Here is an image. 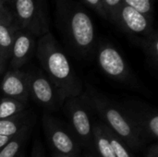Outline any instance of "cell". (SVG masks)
<instances>
[{
    "label": "cell",
    "mask_w": 158,
    "mask_h": 157,
    "mask_svg": "<svg viewBox=\"0 0 158 157\" xmlns=\"http://www.w3.org/2000/svg\"><path fill=\"white\" fill-rule=\"evenodd\" d=\"M56 22L70 52L86 58L94 54L96 34L94 24L84 7L74 0H56Z\"/></svg>",
    "instance_id": "1"
},
{
    "label": "cell",
    "mask_w": 158,
    "mask_h": 157,
    "mask_svg": "<svg viewBox=\"0 0 158 157\" xmlns=\"http://www.w3.org/2000/svg\"><path fill=\"white\" fill-rule=\"evenodd\" d=\"M35 54L43 71L61 92L65 100L82 93V81L50 31L39 37Z\"/></svg>",
    "instance_id": "2"
},
{
    "label": "cell",
    "mask_w": 158,
    "mask_h": 157,
    "mask_svg": "<svg viewBox=\"0 0 158 157\" xmlns=\"http://www.w3.org/2000/svg\"><path fill=\"white\" fill-rule=\"evenodd\" d=\"M86 94L101 121L112 130L129 149L141 150L145 143L141 137L131 118L121 105L99 93L94 86L86 84Z\"/></svg>",
    "instance_id": "3"
},
{
    "label": "cell",
    "mask_w": 158,
    "mask_h": 157,
    "mask_svg": "<svg viewBox=\"0 0 158 157\" xmlns=\"http://www.w3.org/2000/svg\"><path fill=\"white\" fill-rule=\"evenodd\" d=\"M64 110L68 118V125L74 133L81 148L84 147L88 151L94 153L93 142L94 123L93 120V112L94 110L86 93L67 99Z\"/></svg>",
    "instance_id": "4"
},
{
    "label": "cell",
    "mask_w": 158,
    "mask_h": 157,
    "mask_svg": "<svg viewBox=\"0 0 158 157\" xmlns=\"http://www.w3.org/2000/svg\"><path fill=\"white\" fill-rule=\"evenodd\" d=\"M99 68L108 78L128 86L136 85V78L119 51L108 42L96 44L94 51Z\"/></svg>",
    "instance_id": "5"
},
{
    "label": "cell",
    "mask_w": 158,
    "mask_h": 157,
    "mask_svg": "<svg viewBox=\"0 0 158 157\" xmlns=\"http://www.w3.org/2000/svg\"><path fill=\"white\" fill-rule=\"evenodd\" d=\"M42 124L47 143L54 153L80 156L81 146L68 123L44 112Z\"/></svg>",
    "instance_id": "6"
},
{
    "label": "cell",
    "mask_w": 158,
    "mask_h": 157,
    "mask_svg": "<svg viewBox=\"0 0 158 157\" xmlns=\"http://www.w3.org/2000/svg\"><path fill=\"white\" fill-rule=\"evenodd\" d=\"M7 5L20 29L38 38L49 31L48 13L35 0H9Z\"/></svg>",
    "instance_id": "7"
},
{
    "label": "cell",
    "mask_w": 158,
    "mask_h": 157,
    "mask_svg": "<svg viewBox=\"0 0 158 157\" xmlns=\"http://www.w3.org/2000/svg\"><path fill=\"white\" fill-rule=\"evenodd\" d=\"M27 73L30 98L47 113L57 111L66 101L61 92L43 70L33 69Z\"/></svg>",
    "instance_id": "8"
},
{
    "label": "cell",
    "mask_w": 158,
    "mask_h": 157,
    "mask_svg": "<svg viewBox=\"0 0 158 157\" xmlns=\"http://www.w3.org/2000/svg\"><path fill=\"white\" fill-rule=\"evenodd\" d=\"M129 114L144 143L156 141L158 136L157 111L137 100H128L121 105Z\"/></svg>",
    "instance_id": "9"
},
{
    "label": "cell",
    "mask_w": 158,
    "mask_h": 157,
    "mask_svg": "<svg viewBox=\"0 0 158 157\" xmlns=\"http://www.w3.org/2000/svg\"><path fill=\"white\" fill-rule=\"evenodd\" d=\"M131 37L140 41L154 30L153 19H150L131 6L121 4L111 22Z\"/></svg>",
    "instance_id": "10"
},
{
    "label": "cell",
    "mask_w": 158,
    "mask_h": 157,
    "mask_svg": "<svg viewBox=\"0 0 158 157\" xmlns=\"http://www.w3.org/2000/svg\"><path fill=\"white\" fill-rule=\"evenodd\" d=\"M35 38L23 29L17 31L8 59L10 69H20L32 57L36 49Z\"/></svg>",
    "instance_id": "11"
},
{
    "label": "cell",
    "mask_w": 158,
    "mask_h": 157,
    "mask_svg": "<svg viewBox=\"0 0 158 157\" xmlns=\"http://www.w3.org/2000/svg\"><path fill=\"white\" fill-rule=\"evenodd\" d=\"M0 90L4 97L27 104L30 98L28 73L21 69L7 70L0 83Z\"/></svg>",
    "instance_id": "12"
},
{
    "label": "cell",
    "mask_w": 158,
    "mask_h": 157,
    "mask_svg": "<svg viewBox=\"0 0 158 157\" xmlns=\"http://www.w3.org/2000/svg\"><path fill=\"white\" fill-rule=\"evenodd\" d=\"M34 118L31 112L28 109L23 112L6 118L0 120V135L13 137L18 134L25 127L33 124Z\"/></svg>",
    "instance_id": "13"
},
{
    "label": "cell",
    "mask_w": 158,
    "mask_h": 157,
    "mask_svg": "<svg viewBox=\"0 0 158 157\" xmlns=\"http://www.w3.org/2000/svg\"><path fill=\"white\" fill-rule=\"evenodd\" d=\"M93 142L94 153L97 156L116 157L106 132V126L101 120L94 121V123Z\"/></svg>",
    "instance_id": "14"
},
{
    "label": "cell",
    "mask_w": 158,
    "mask_h": 157,
    "mask_svg": "<svg viewBox=\"0 0 158 157\" xmlns=\"http://www.w3.org/2000/svg\"><path fill=\"white\" fill-rule=\"evenodd\" d=\"M143 48L148 66L154 69L158 67V33L156 29L137 42Z\"/></svg>",
    "instance_id": "15"
},
{
    "label": "cell",
    "mask_w": 158,
    "mask_h": 157,
    "mask_svg": "<svg viewBox=\"0 0 158 157\" xmlns=\"http://www.w3.org/2000/svg\"><path fill=\"white\" fill-rule=\"evenodd\" d=\"M19 29L15 20L8 24L0 25V50L6 61L9 59L15 36Z\"/></svg>",
    "instance_id": "16"
},
{
    "label": "cell",
    "mask_w": 158,
    "mask_h": 157,
    "mask_svg": "<svg viewBox=\"0 0 158 157\" xmlns=\"http://www.w3.org/2000/svg\"><path fill=\"white\" fill-rule=\"evenodd\" d=\"M33 125V124H32ZM32 125L25 127L4 146L0 151V157H17L21 151L23 143L27 141L32 129Z\"/></svg>",
    "instance_id": "17"
},
{
    "label": "cell",
    "mask_w": 158,
    "mask_h": 157,
    "mask_svg": "<svg viewBox=\"0 0 158 157\" xmlns=\"http://www.w3.org/2000/svg\"><path fill=\"white\" fill-rule=\"evenodd\" d=\"M26 103L8 97H2L0 98V120L14 117L26 110Z\"/></svg>",
    "instance_id": "18"
},
{
    "label": "cell",
    "mask_w": 158,
    "mask_h": 157,
    "mask_svg": "<svg viewBox=\"0 0 158 157\" xmlns=\"http://www.w3.org/2000/svg\"><path fill=\"white\" fill-rule=\"evenodd\" d=\"M106 132L109 139L110 144L112 146V149L114 151L116 157H132L129 148L126 146V144L106 126Z\"/></svg>",
    "instance_id": "19"
},
{
    "label": "cell",
    "mask_w": 158,
    "mask_h": 157,
    "mask_svg": "<svg viewBox=\"0 0 158 157\" xmlns=\"http://www.w3.org/2000/svg\"><path fill=\"white\" fill-rule=\"evenodd\" d=\"M123 4L131 6L144 16L153 19L154 2L153 0H123Z\"/></svg>",
    "instance_id": "20"
},
{
    "label": "cell",
    "mask_w": 158,
    "mask_h": 157,
    "mask_svg": "<svg viewBox=\"0 0 158 157\" xmlns=\"http://www.w3.org/2000/svg\"><path fill=\"white\" fill-rule=\"evenodd\" d=\"M101 1L106 15V19L112 22L116 15V12L120 6V5L122 4L123 0H101Z\"/></svg>",
    "instance_id": "21"
},
{
    "label": "cell",
    "mask_w": 158,
    "mask_h": 157,
    "mask_svg": "<svg viewBox=\"0 0 158 157\" xmlns=\"http://www.w3.org/2000/svg\"><path fill=\"white\" fill-rule=\"evenodd\" d=\"M81 1L87 6H89L90 8L94 10L97 14H99L102 18L106 19V12H105V9H104L101 0H81Z\"/></svg>",
    "instance_id": "22"
},
{
    "label": "cell",
    "mask_w": 158,
    "mask_h": 157,
    "mask_svg": "<svg viewBox=\"0 0 158 157\" xmlns=\"http://www.w3.org/2000/svg\"><path fill=\"white\" fill-rule=\"evenodd\" d=\"M14 21V16L10 7L6 5L0 6V25L2 24H8Z\"/></svg>",
    "instance_id": "23"
},
{
    "label": "cell",
    "mask_w": 158,
    "mask_h": 157,
    "mask_svg": "<svg viewBox=\"0 0 158 157\" xmlns=\"http://www.w3.org/2000/svg\"><path fill=\"white\" fill-rule=\"evenodd\" d=\"M31 157H45V152H44V146L42 143H40L38 140L34 142V144L32 146Z\"/></svg>",
    "instance_id": "24"
},
{
    "label": "cell",
    "mask_w": 158,
    "mask_h": 157,
    "mask_svg": "<svg viewBox=\"0 0 158 157\" xmlns=\"http://www.w3.org/2000/svg\"><path fill=\"white\" fill-rule=\"evenodd\" d=\"M145 157H158V145L157 143H154L151 145L147 151Z\"/></svg>",
    "instance_id": "25"
},
{
    "label": "cell",
    "mask_w": 158,
    "mask_h": 157,
    "mask_svg": "<svg viewBox=\"0 0 158 157\" xmlns=\"http://www.w3.org/2000/svg\"><path fill=\"white\" fill-rule=\"evenodd\" d=\"M12 139V137H7V136H3L0 135V151L4 148V146Z\"/></svg>",
    "instance_id": "26"
},
{
    "label": "cell",
    "mask_w": 158,
    "mask_h": 157,
    "mask_svg": "<svg viewBox=\"0 0 158 157\" xmlns=\"http://www.w3.org/2000/svg\"><path fill=\"white\" fill-rule=\"evenodd\" d=\"M6 60L5 59V57H4V56H3V54H2V52H1V50H0V73L2 74L3 73V71L5 70V68H6Z\"/></svg>",
    "instance_id": "27"
},
{
    "label": "cell",
    "mask_w": 158,
    "mask_h": 157,
    "mask_svg": "<svg viewBox=\"0 0 158 157\" xmlns=\"http://www.w3.org/2000/svg\"><path fill=\"white\" fill-rule=\"evenodd\" d=\"M37 3H38V5L45 11V12H47L48 13V4H47V0H35Z\"/></svg>",
    "instance_id": "28"
},
{
    "label": "cell",
    "mask_w": 158,
    "mask_h": 157,
    "mask_svg": "<svg viewBox=\"0 0 158 157\" xmlns=\"http://www.w3.org/2000/svg\"><path fill=\"white\" fill-rule=\"evenodd\" d=\"M52 157H77L74 155H63V154H58V153H53Z\"/></svg>",
    "instance_id": "29"
},
{
    "label": "cell",
    "mask_w": 158,
    "mask_h": 157,
    "mask_svg": "<svg viewBox=\"0 0 158 157\" xmlns=\"http://www.w3.org/2000/svg\"><path fill=\"white\" fill-rule=\"evenodd\" d=\"M82 157H98L94 153H93V152H90L89 151V153H86V154H84Z\"/></svg>",
    "instance_id": "30"
},
{
    "label": "cell",
    "mask_w": 158,
    "mask_h": 157,
    "mask_svg": "<svg viewBox=\"0 0 158 157\" xmlns=\"http://www.w3.org/2000/svg\"><path fill=\"white\" fill-rule=\"evenodd\" d=\"M4 5H6V4L5 3V1H4V0H0V6H4Z\"/></svg>",
    "instance_id": "31"
},
{
    "label": "cell",
    "mask_w": 158,
    "mask_h": 157,
    "mask_svg": "<svg viewBox=\"0 0 158 157\" xmlns=\"http://www.w3.org/2000/svg\"><path fill=\"white\" fill-rule=\"evenodd\" d=\"M17 157H24V156H23V155H22V153L20 152V153L19 154V155H18V156H17Z\"/></svg>",
    "instance_id": "32"
},
{
    "label": "cell",
    "mask_w": 158,
    "mask_h": 157,
    "mask_svg": "<svg viewBox=\"0 0 158 157\" xmlns=\"http://www.w3.org/2000/svg\"><path fill=\"white\" fill-rule=\"evenodd\" d=\"M4 1H5V3H6V5H7V4H8V2H9V0H4Z\"/></svg>",
    "instance_id": "33"
},
{
    "label": "cell",
    "mask_w": 158,
    "mask_h": 157,
    "mask_svg": "<svg viewBox=\"0 0 158 157\" xmlns=\"http://www.w3.org/2000/svg\"><path fill=\"white\" fill-rule=\"evenodd\" d=\"M0 75H1V73H0Z\"/></svg>",
    "instance_id": "34"
}]
</instances>
